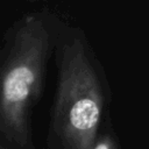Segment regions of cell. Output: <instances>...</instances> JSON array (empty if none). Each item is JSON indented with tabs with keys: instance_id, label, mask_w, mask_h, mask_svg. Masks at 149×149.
I'll return each instance as SVG.
<instances>
[{
	"instance_id": "obj_1",
	"label": "cell",
	"mask_w": 149,
	"mask_h": 149,
	"mask_svg": "<svg viewBox=\"0 0 149 149\" xmlns=\"http://www.w3.org/2000/svg\"><path fill=\"white\" fill-rule=\"evenodd\" d=\"M66 21L49 6L24 13L3 33L0 48V143L36 149L31 116L40 102L48 65Z\"/></svg>"
},
{
	"instance_id": "obj_2",
	"label": "cell",
	"mask_w": 149,
	"mask_h": 149,
	"mask_svg": "<svg viewBox=\"0 0 149 149\" xmlns=\"http://www.w3.org/2000/svg\"><path fill=\"white\" fill-rule=\"evenodd\" d=\"M57 79L45 149H92L111 119L112 91L85 31L65 23L55 51Z\"/></svg>"
},
{
	"instance_id": "obj_3",
	"label": "cell",
	"mask_w": 149,
	"mask_h": 149,
	"mask_svg": "<svg viewBox=\"0 0 149 149\" xmlns=\"http://www.w3.org/2000/svg\"><path fill=\"white\" fill-rule=\"evenodd\" d=\"M92 149H121L119 140L112 128L111 119H108L100 129Z\"/></svg>"
},
{
	"instance_id": "obj_4",
	"label": "cell",
	"mask_w": 149,
	"mask_h": 149,
	"mask_svg": "<svg viewBox=\"0 0 149 149\" xmlns=\"http://www.w3.org/2000/svg\"><path fill=\"white\" fill-rule=\"evenodd\" d=\"M1 1H26V2H30V3H35V2H41L44 0H1Z\"/></svg>"
}]
</instances>
